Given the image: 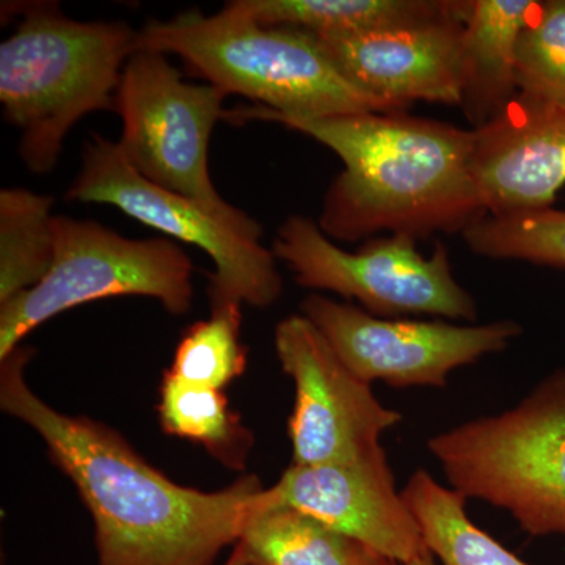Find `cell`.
I'll list each match as a JSON object with an SVG mask.
<instances>
[{"instance_id":"5bb4252c","label":"cell","mask_w":565,"mask_h":565,"mask_svg":"<svg viewBox=\"0 0 565 565\" xmlns=\"http://www.w3.org/2000/svg\"><path fill=\"white\" fill-rule=\"evenodd\" d=\"M475 131V174L490 215L555 206L565 185V109L516 95Z\"/></svg>"},{"instance_id":"7402d4cb","label":"cell","mask_w":565,"mask_h":565,"mask_svg":"<svg viewBox=\"0 0 565 565\" xmlns=\"http://www.w3.org/2000/svg\"><path fill=\"white\" fill-rule=\"evenodd\" d=\"M462 237L467 247L482 258L565 269V211L555 206L487 214Z\"/></svg>"},{"instance_id":"d4e9b609","label":"cell","mask_w":565,"mask_h":565,"mask_svg":"<svg viewBox=\"0 0 565 565\" xmlns=\"http://www.w3.org/2000/svg\"><path fill=\"white\" fill-rule=\"evenodd\" d=\"M223 565H244L243 557H241L236 546H233V552L230 553L228 559H226Z\"/></svg>"},{"instance_id":"e0dca14e","label":"cell","mask_w":565,"mask_h":565,"mask_svg":"<svg viewBox=\"0 0 565 565\" xmlns=\"http://www.w3.org/2000/svg\"><path fill=\"white\" fill-rule=\"evenodd\" d=\"M451 0H234L226 3L256 24L294 28L316 36H344L433 20L456 9Z\"/></svg>"},{"instance_id":"603a6c76","label":"cell","mask_w":565,"mask_h":565,"mask_svg":"<svg viewBox=\"0 0 565 565\" xmlns=\"http://www.w3.org/2000/svg\"><path fill=\"white\" fill-rule=\"evenodd\" d=\"M516 92L565 109V0L539 2L516 46Z\"/></svg>"},{"instance_id":"44dd1931","label":"cell","mask_w":565,"mask_h":565,"mask_svg":"<svg viewBox=\"0 0 565 565\" xmlns=\"http://www.w3.org/2000/svg\"><path fill=\"white\" fill-rule=\"evenodd\" d=\"M241 303H211V316L182 334L166 373L185 384L226 388L247 370V349L241 343Z\"/></svg>"},{"instance_id":"7a4b0ae2","label":"cell","mask_w":565,"mask_h":565,"mask_svg":"<svg viewBox=\"0 0 565 565\" xmlns=\"http://www.w3.org/2000/svg\"><path fill=\"white\" fill-rule=\"evenodd\" d=\"M223 120L278 122L341 159L343 172L316 221L333 243L463 234L489 214L475 174L473 129L405 111L305 117L256 104L225 110Z\"/></svg>"},{"instance_id":"d6986e66","label":"cell","mask_w":565,"mask_h":565,"mask_svg":"<svg viewBox=\"0 0 565 565\" xmlns=\"http://www.w3.org/2000/svg\"><path fill=\"white\" fill-rule=\"evenodd\" d=\"M158 411L167 434L202 445L218 462L243 470L253 435L221 390L185 384L166 373Z\"/></svg>"},{"instance_id":"9a60e30c","label":"cell","mask_w":565,"mask_h":565,"mask_svg":"<svg viewBox=\"0 0 565 565\" xmlns=\"http://www.w3.org/2000/svg\"><path fill=\"white\" fill-rule=\"evenodd\" d=\"M539 2L471 0L463 25L460 109L473 129L484 128L514 102L516 46Z\"/></svg>"},{"instance_id":"7c38bea8","label":"cell","mask_w":565,"mask_h":565,"mask_svg":"<svg viewBox=\"0 0 565 565\" xmlns=\"http://www.w3.org/2000/svg\"><path fill=\"white\" fill-rule=\"evenodd\" d=\"M470 2L433 20L318 39L345 79L393 109L405 111L416 102L460 107Z\"/></svg>"},{"instance_id":"ac0fdd59","label":"cell","mask_w":565,"mask_h":565,"mask_svg":"<svg viewBox=\"0 0 565 565\" xmlns=\"http://www.w3.org/2000/svg\"><path fill=\"white\" fill-rule=\"evenodd\" d=\"M424 544L441 565H531L471 522L467 497L416 470L401 490Z\"/></svg>"},{"instance_id":"52a82bcc","label":"cell","mask_w":565,"mask_h":565,"mask_svg":"<svg viewBox=\"0 0 565 565\" xmlns=\"http://www.w3.org/2000/svg\"><path fill=\"white\" fill-rule=\"evenodd\" d=\"M54 262L29 291L0 303V360L41 323L111 297H151L184 315L193 299L192 262L167 239H128L102 223L54 215Z\"/></svg>"},{"instance_id":"30bf717a","label":"cell","mask_w":565,"mask_h":565,"mask_svg":"<svg viewBox=\"0 0 565 565\" xmlns=\"http://www.w3.org/2000/svg\"><path fill=\"white\" fill-rule=\"evenodd\" d=\"M300 313L318 327L345 366L366 384L393 388H444L457 367L504 351L522 326L501 319L481 326L377 318L351 302L321 294L303 300Z\"/></svg>"},{"instance_id":"277c9868","label":"cell","mask_w":565,"mask_h":565,"mask_svg":"<svg viewBox=\"0 0 565 565\" xmlns=\"http://www.w3.org/2000/svg\"><path fill=\"white\" fill-rule=\"evenodd\" d=\"M137 51L180 55L226 96H245L281 114L399 111L345 79L313 33L256 24L226 6L211 17L191 10L148 22L137 32Z\"/></svg>"},{"instance_id":"ffe728a7","label":"cell","mask_w":565,"mask_h":565,"mask_svg":"<svg viewBox=\"0 0 565 565\" xmlns=\"http://www.w3.org/2000/svg\"><path fill=\"white\" fill-rule=\"evenodd\" d=\"M52 196L28 189L0 192V303L29 291L54 262Z\"/></svg>"},{"instance_id":"3957f363","label":"cell","mask_w":565,"mask_h":565,"mask_svg":"<svg viewBox=\"0 0 565 565\" xmlns=\"http://www.w3.org/2000/svg\"><path fill=\"white\" fill-rule=\"evenodd\" d=\"M137 31L125 22H82L55 6L32 3L0 44L3 117L20 129V156L32 173H50L63 140L85 115L114 110Z\"/></svg>"},{"instance_id":"6da1fadb","label":"cell","mask_w":565,"mask_h":565,"mask_svg":"<svg viewBox=\"0 0 565 565\" xmlns=\"http://www.w3.org/2000/svg\"><path fill=\"white\" fill-rule=\"evenodd\" d=\"M32 355L21 344L0 360V407L40 435L73 481L95 525L98 565H214L237 544L264 489L255 475L217 492L177 484L117 430L36 396L24 377Z\"/></svg>"},{"instance_id":"8992f818","label":"cell","mask_w":565,"mask_h":565,"mask_svg":"<svg viewBox=\"0 0 565 565\" xmlns=\"http://www.w3.org/2000/svg\"><path fill=\"white\" fill-rule=\"evenodd\" d=\"M226 95L211 84H191L166 54L137 51L122 70L115 95L121 117L118 147L152 184L203 204L237 233L262 241L259 222L222 199L210 174V140L223 120Z\"/></svg>"},{"instance_id":"5b68a950","label":"cell","mask_w":565,"mask_h":565,"mask_svg":"<svg viewBox=\"0 0 565 565\" xmlns=\"http://www.w3.org/2000/svg\"><path fill=\"white\" fill-rule=\"evenodd\" d=\"M449 486L503 509L533 537L565 535V367L515 407L434 435Z\"/></svg>"},{"instance_id":"9c48e42d","label":"cell","mask_w":565,"mask_h":565,"mask_svg":"<svg viewBox=\"0 0 565 565\" xmlns=\"http://www.w3.org/2000/svg\"><path fill=\"white\" fill-rule=\"evenodd\" d=\"M66 199L110 204L158 232L202 248L215 264L207 286L211 303L267 308L280 299L282 280L273 250L237 233L203 204L145 180L118 143L99 134L85 141L81 170Z\"/></svg>"},{"instance_id":"ba28073f","label":"cell","mask_w":565,"mask_h":565,"mask_svg":"<svg viewBox=\"0 0 565 565\" xmlns=\"http://www.w3.org/2000/svg\"><path fill=\"white\" fill-rule=\"evenodd\" d=\"M416 243L414 237L392 234L348 252L313 218L291 215L278 228L273 252L291 269L297 285L356 300L377 318L426 315L476 321L478 305L456 280L448 248L438 243L426 256Z\"/></svg>"},{"instance_id":"8fae6325","label":"cell","mask_w":565,"mask_h":565,"mask_svg":"<svg viewBox=\"0 0 565 565\" xmlns=\"http://www.w3.org/2000/svg\"><path fill=\"white\" fill-rule=\"evenodd\" d=\"M275 351L296 386L288 419L294 465L359 459L382 446L381 435L403 422L399 412L379 403L371 385L345 366L302 313L278 323Z\"/></svg>"},{"instance_id":"4fadbf2b","label":"cell","mask_w":565,"mask_h":565,"mask_svg":"<svg viewBox=\"0 0 565 565\" xmlns=\"http://www.w3.org/2000/svg\"><path fill=\"white\" fill-rule=\"evenodd\" d=\"M264 493L273 503L299 509L363 542L394 564L430 555L418 522L394 484L382 446L349 462L292 463Z\"/></svg>"},{"instance_id":"2e32d148","label":"cell","mask_w":565,"mask_h":565,"mask_svg":"<svg viewBox=\"0 0 565 565\" xmlns=\"http://www.w3.org/2000/svg\"><path fill=\"white\" fill-rule=\"evenodd\" d=\"M258 494L239 541L244 565H396L356 539L333 530L299 509Z\"/></svg>"},{"instance_id":"cb8c5ba5","label":"cell","mask_w":565,"mask_h":565,"mask_svg":"<svg viewBox=\"0 0 565 565\" xmlns=\"http://www.w3.org/2000/svg\"><path fill=\"white\" fill-rule=\"evenodd\" d=\"M396 565H437L435 564V559L433 555H426L422 557H416V559L411 561V563L396 564Z\"/></svg>"}]
</instances>
